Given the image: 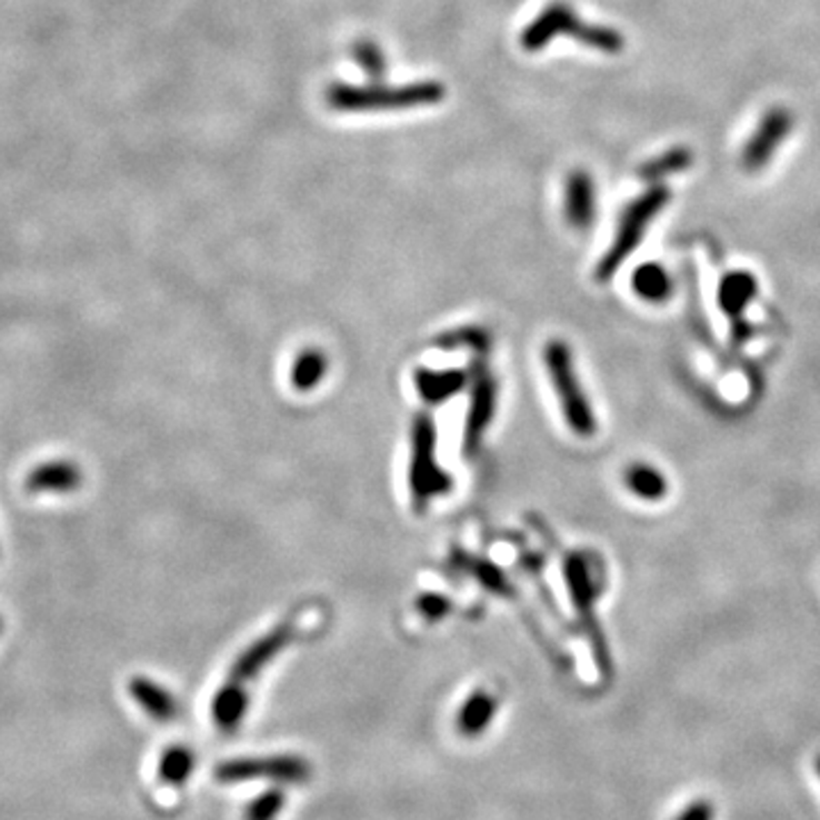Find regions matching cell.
I'll return each mask as SVG.
<instances>
[{
  "label": "cell",
  "mask_w": 820,
  "mask_h": 820,
  "mask_svg": "<svg viewBox=\"0 0 820 820\" xmlns=\"http://www.w3.org/2000/svg\"><path fill=\"white\" fill-rule=\"evenodd\" d=\"M420 611L429 618V620H440L447 611H449V602L440 596H427L420 600Z\"/></svg>",
  "instance_id": "cell-26"
},
{
  "label": "cell",
  "mask_w": 820,
  "mask_h": 820,
  "mask_svg": "<svg viewBox=\"0 0 820 820\" xmlns=\"http://www.w3.org/2000/svg\"><path fill=\"white\" fill-rule=\"evenodd\" d=\"M631 288H633L636 297H641L643 301L663 303L672 297L674 283H672V277H670L666 267H661L657 262H646L633 271Z\"/></svg>",
  "instance_id": "cell-15"
},
{
  "label": "cell",
  "mask_w": 820,
  "mask_h": 820,
  "mask_svg": "<svg viewBox=\"0 0 820 820\" xmlns=\"http://www.w3.org/2000/svg\"><path fill=\"white\" fill-rule=\"evenodd\" d=\"M566 219L572 228H588L596 219V182L588 171H572L566 182Z\"/></svg>",
  "instance_id": "cell-11"
},
{
  "label": "cell",
  "mask_w": 820,
  "mask_h": 820,
  "mask_svg": "<svg viewBox=\"0 0 820 820\" xmlns=\"http://www.w3.org/2000/svg\"><path fill=\"white\" fill-rule=\"evenodd\" d=\"M444 101V84L420 80L408 84H347L336 82L327 89V103L336 112H390L424 108Z\"/></svg>",
  "instance_id": "cell-1"
},
{
  "label": "cell",
  "mask_w": 820,
  "mask_h": 820,
  "mask_svg": "<svg viewBox=\"0 0 820 820\" xmlns=\"http://www.w3.org/2000/svg\"><path fill=\"white\" fill-rule=\"evenodd\" d=\"M130 696L153 720L169 722L178 716L176 698L164 687H160V683H156L153 679L132 677L130 679Z\"/></svg>",
  "instance_id": "cell-13"
},
{
  "label": "cell",
  "mask_w": 820,
  "mask_h": 820,
  "mask_svg": "<svg viewBox=\"0 0 820 820\" xmlns=\"http://www.w3.org/2000/svg\"><path fill=\"white\" fill-rule=\"evenodd\" d=\"M559 34H572V39L590 46V49L616 56L624 49V37L598 23L581 21L568 3L547 6L520 34V46L529 53H538L547 43L554 41Z\"/></svg>",
  "instance_id": "cell-2"
},
{
  "label": "cell",
  "mask_w": 820,
  "mask_h": 820,
  "mask_svg": "<svg viewBox=\"0 0 820 820\" xmlns=\"http://www.w3.org/2000/svg\"><path fill=\"white\" fill-rule=\"evenodd\" d=\"M793 112L789 108L774 106L770 110L763 112V117L759 119L754 132L748 137V142L743 144L741 151V169L748 173H759L763 171L770 160L774 158V153L780 151V147L789 140V134L793 132Z\"/></svg>",
  "instance_id": "cell-8"
},
{
  "label": "cell",
  "mask_w": 820,
  "mask_h": 820,
  "mask_svg": "<svg viewBox=\"0 0 820 820\" xmlns=\"http://www.w3.org/2000/svg\"><path fill=\"white\" fill-rule=\"evenodd\" d=\"M544 364L547 372H550L552 381H554V390L561 399L563 413L568 420V427L577 433V436H592L598 431V420L592 408L588 403V397L583 394L574 364H572V356L568 344L554 340L544 347Z\"/></svg>",
  "instance_id": "cell-4"
},
{
  "label": "cell",
  "mask_w": 820,
  "mask_h": 820,
  "mask_svg": "<svg viewBox=\"0 0 820 820\" xmlns=\"http://www.w3.org/2000/svg\"><path fill=\"white\" fill-rule=\"evenodd\" d=\"M0 627H3V624H0Z\"/></svg>",
  "instance_id": "cell-28"
},
{
  "label": "cell",
  "mask_w": 820,
  "mask_h": 820,
  "mask_svg": "<svg viewBox=\"0 0 820 820\" xmlns=\"http://www.w3.org/2000/svg\"><path fill=\"white\" fill-rule=\"evenodd\" d=\"M674 820H716V807L707 798H698L681 809Z\"/></svg>",
  "instance_id": "cell-25"
},
{
  "label": "cell",
  "mask_w": 820,
  "mask_h": 820,
  "mask_svg": "<svg viewBox=\"0 0 820 820\" xmlns=\"http://www.w3.org/2000/svg\"><path fill=\"white\" fill-rule=\"evenodd\" d=\"M194 766H197V759H194V752L190 748L171 746L160 757V766H158L160 780L171 784V787L186 784L190 780V774L194 772Z\"/></svg>",
  "instance_id": "cell-21"
},
{
  "label": "cell",
  "mask_w": 820,
  "mask_h": 820,
  "mask_svg": "<svg viewBox=\"0 0 820 820\" xmlns=\"http://www.w3.org/2000/svg\"><path fill=\"white\" fill-rule=\"evenodd\" d=\"M286 793L281 789H271L258 796L247 807V820H277V816L283 811Z\"/></svg>",
  "instance_id": "cell-24"
},
{
  "label": "cell",
  "mask_w": 820,
  "mask_h": 820,
  "mask_svg": "<svg viewBox=\"0 0 820 820\" xmlns=\"http://www.w3.org/2000/svg\"><path fill=\"white\" fill-rule=\"evenodd\" d=\"M566 577H568V586L572 592L574 607L581 616V622L588 631L592 652H596L598 666L604 674L611 672V654L604 641V631L600 629L598 620H596V600L600 598L602 586L598 581V577L592 574L590 563L583 557H570L566 563Z\"/></svg>",
  "instance_id": "cell-6"
},
{
  "label": "cell",
  "mask_w": 820,
  "mask_h": 820,
  "mask_svg": "<svg viewBox=\"0 0 820 820\" xmlns=\"http://www.w3.org/2000/svg\"><path fill=\"white\" fill-rule=\"evenodd\" d=\"M494 413V383L490 377L479 374L474 381V390H472V403H470V413H468V424H466V447L468 451H472L479 440L481 433L486 431V427L490 424Z\"/></svg>",
  "instance_id": "cell-12"
},
{
  "label": "cell",
  "mask_w": 820,
  "mask_h": 820,
  "mask_svg": "<svg viewBox=\"0 0 820 820\" xmlns=\"http://www.w3.org/2000/svg\"><path fill=\"white\" fill-rule=\"evenodd\" d=\"M691 162H693V153L687 147H674V149H668L666 153L648 160L641 169H638V176L654 186V182H661L663 178H668L672 173L687 171L691 167Z\"/></svg>",
  "instance_id": "cell-20"
},
{
  "label": "cell",
  "mask_w": 820,
  "mask_h": 820,
  "mask_svg": "<svg viewBox=\"0 0 820 820\" xmlns=\"http://www.w3.org/2000/svg\"><path fill=\"white\" fill-rule=\"evenodd\" d=\"M312 774L310 763L297 754H277V757H242L228 759L217 766L214 778L223 784H236L247 780H273L283 784H301Z\"/></svg>",
  "instance_id": "cell-7"
},
{
  "label": "cell",
  "mask_w": 820,
  "mask_h": 820,
  "mask_svg": "<svg viewBox=\"0 0 820 820\" xmlns=\"http://www.w3.org/2000/svg\"><path fill=\"white\" fill-rule=\"evenodd\" d=\"M816 772H818V778H820V754L816 757Z\"/></svg>",
  "instance_id": "cell-27"
},
{
  "label": "cell",
  "mask_w": 820,
  "mask_h": 820,
  "mask_svg": "<svg viewBox=\"0 0 820 820\" xmlns=\"http://www.w3.org/2000/svg\"><path fill=\"white\" fill-rule=\"evenodd\" d=\"M294 631H297V620L290 618L283 624H279L277 629H271L269 633H264L260 641H256L253 646H249L240 654V659L231 668V677H228V681H236V683H242V687H244L247 681L258 677V672L292 641Z\"/></svg>",
  "instance_id": "cell-9"
},
{
  "label": "cell",
  "mask_w": 820,
  "mask_h": 820,
  "mask_svg": "<svg viewBox=\"0 0 820 820\" xmlns=\"http://www.w3.org/2000/svg\"><path fill=\"white\" fill-rule=\"evenodd\" d=\"M757 292H759V281L754 279L752 271H746V269L724 273L718 286V306L734 322L737 342H743L752 336V331H748L750 327L746 329L741 319H743L746 308L757 299Z\"/></svg>",
  "instance_id": "cell-10"
},
{
  "label": "cell",
  "mask_w": 820,
  "mask_h": 820,
  "mask_svg": "<svg viewBox=\"0 0 820 820\" xmlns=\"http://www.w3.org/2000/svg\"><path fill=\"white\" fill-rule=\"evenodd\" d=\"M670 203V190L661 182H654L641 197H636L620 214L618 231L613 238V244L609 247L607 256L598 264V281H609L618 267L631 256V251L643 242L646 231L654 221L657 214Z\"/></svg>",
  "instance_id": "cell-3"
},
{
  "label": "cell",
  "mask_w": 820,
  "mask_h": 820,
  "mask_svg": "<svg viewBox=\"0 0 820 820\" xmlns=\"http://www.w3.org/2000/svg\"><path fill=\"white\" fill-rule=\"evenodd\" d=\"M497 713V698L488 691H477L468 698L459 713V732L463 737H481L488 724L494 720Z\"/></svg>",
  "instance_id": "cell-16"
},
{
  "label": "cell",
  "mask_w": 820,
  "mask_h": 820,
  "mask_svg": "<svg viewBox=\"0 0 820 820\" xmlns=\"http://www.w3.org/2000/svg\"><path fill=\"white\" fill-rule=\"evenodd\" d=\"M249 696L242 683L226 681L212 700V720L223 732H233L247 716Z\"/></svg>",
  "instance_id": "cell-14"
},
{
  "label": "cell",
  "mask_w": 820,
  "mask_h": 820,
  "mask_svg": "<svg viewBox=\"0 0 820 820\" xmlns=\"http://www.w3.org/2000/svg\"><path fill=\"white\" fill-rule=\"evenodd\" d=\"M324 374H327V358L319 351L310 349L297 358L292 370V383L297 390H312L319 381H322Z\"/></svg>",
  "instance_id": "cell-22"
},
{
  "label": "cell",
  "mask_w": 820,
  "mask_h": 820,
  "mask_svg": "<svg viewBox=\"0 0 820 820\" xmlns=\"http://www.w3.org/2000/svg\"><path fill=\"white\" fill-rule=\"evenodd\" d=\"M416 386L418 392L422 394V399L427 403H442L449 397H453L456 392H461L466 386V374L463 372H436V370H420L416 374Z\"/></svg>",
  "instance_id": "cell-18"
},
{
  "label": "cell",
  "mask_w": 820,
  "mask_h": 820,
  "mask_svg": "<svg viewBox=\"0 0 820 820\" xmlns=\"http://www.w3.org/2000/svg\"><path fill=\"white\" fill-rule=\"evenodd\" d=\"M451 488L449 474L436 461V429L429 416H418L413 427V456H410V494L418 511Z\"/></svg>",
  "instance_id": "cell-5"
},
{
  "label": "cell",
  "mask_w": 820,
  "mask_h": 820,
  "mask_svg": "<svg viewBox=\"0 0 820 820\" xmlns=\"http://www.w3.org/2000/svg\"><path fill=\"white\" fill-rule=\"evenodd\" d=\"M353 60L356 64L368 73L372 80H381L388 71V60H386V53L381 51V46L372 39H360L353 43Z\"/></svg>",
  "instance_id": "cell-23"
},
{
  "label": "cell",
  "mask_w": 820,
  "mask_h": 820,
  "mask_svg": "<svg viewBox=\"0 0 820 820\" xmlns=\"http://www.w3.org/2000/svg\"><path fill=\"white\" fill-rule=\"evenodd\" d=\"M627 488L646 501H661L668 494V481L661 474V470L648 466V463H633L624 472Z\"/></svg>",
  "instance_id": "cell-19"
},
{
  "label": "cell",
  "mask_w": 820,
  "mask_h": 820,
  "mask_svg": "<svg viewBox=\"0 0 820 820\" xmlns=\"http://www.w3.org/2000/svg\"><path fill=\"white\" fill-rule=\"evenodd\" d=\"M80 486V470L71 463L58 461V463H46L37 470L30 472L26 488L32 492H46V490H56V492H67Z\"/></svg>",
  "instance_id": "cell-17"
}]
</instances>
